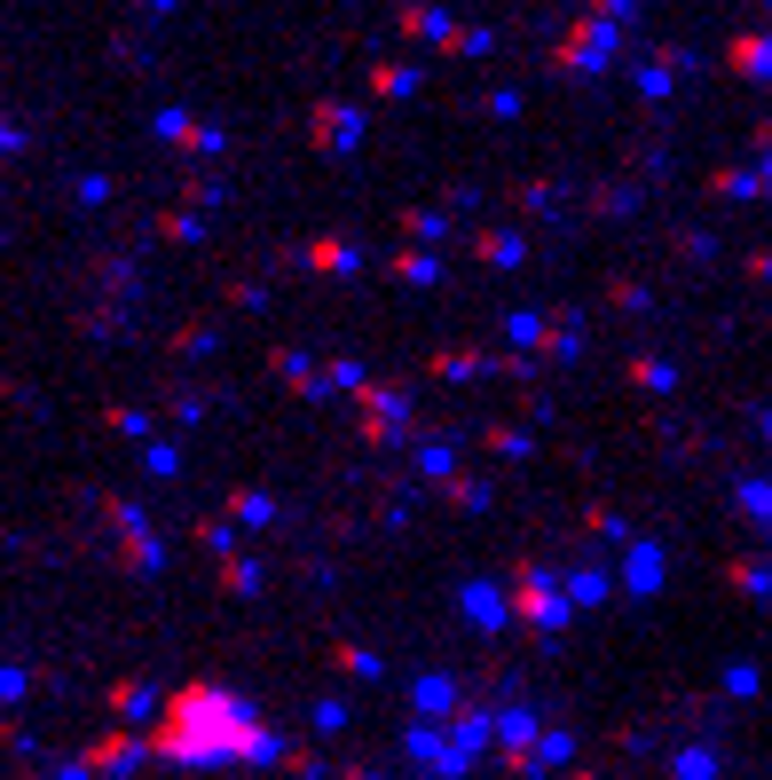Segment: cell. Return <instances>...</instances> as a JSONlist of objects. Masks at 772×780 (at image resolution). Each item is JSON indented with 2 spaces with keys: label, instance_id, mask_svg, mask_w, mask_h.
<instances>
[{
  "label": "cell",
  "instance_id": "1",
  "mask_svg": "<svg viewBox=\"0 0 772 780\" xmlns=\"http://www.w3.org/2000/svg\"><path fill=\"white\" fill-rule=\"evenodd\" d=\"M142 749L158 764H252V757H269V726L252 718L244 693H229L213 678H190V686L166 693V710L142 733Z\"/></svg>",
  "mask_w": 772,
  "mask_h": 780
}]
</instances>
